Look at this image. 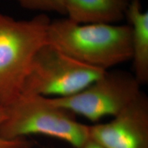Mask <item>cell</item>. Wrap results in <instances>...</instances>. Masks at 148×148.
Listing matches in <instances>:
<instances>
[{
	"label": "cell",
	"instance_id": "1",
	"mask_svg": "<svg viewBox=\"0 0 148 148\" xmlns=\"http://www.w3.org/2000/svg\"><path fill=\"white\" fill-rule=\"evenodd\" d=\"M47 42L79 62L103 71L131 60L129 24H79L68 18L51 20Z\"/></svg>",
	"mask_w": 148,
	"mask_h": 148
},
{
	"label": "cell",
	"instance_id": "2",
	"mask_svg": "<svg viewBox=\"0 0 148 148\" xmlns=\"http://www.w3.org/2000/svg\"><path fill=\"white\" fill-rule=\"evenodd\" d=\"M5 108L6 118L0 126V136L5 139L42 134L81 148L90 138L89 125L79 122L75 114L51 97L21 95Z\"/></svg>",
	"mask_w": 148,
	"mask_h": 148
},
{
	"label": "cell",
	"instance_id": "3",
	"mask_svg": "<svg viewBox=\"0 0 148 148\" xmlns=\"http://www.w3.org/2000/svg\"><path fill=\"white\" fill-rule=\"evenodd\" d=\"M50 18L40 13L18 20L0 13V105L6 107L21 95L35 54L47 43Z\"/></svg>",
	"mask_w": 148,
	"mask_h": 148
},
{
	"label": "cell",
	"instance_id": "4",
	"mask_svg": "<svg viewBox=\"0 0 148 148\" xmlns=\"http://www.w3.org/2000/svg\"><path fill=\"white\" fill-rule=\"evenodd\" d=\"M105 71L82 63L47 42L31 62L21 95L69 97L87 87Z\"/></svg>",
	"mask_w": 148,
	"mask_h": 148
},
{
	"label": "cell",
	"instance_id": "5",
	"mask_svg": "<svg viewBox=\"0 0 148 148\" xmlns=\"http://www.w3.org/2000/svg\"><path fill=\"white\" fill-rule=\"evenodd\" d=\"M134 75L123 70H108L87 87L75 95L51 98L59 106L92 122L106 116L112 117L141 92Z\"/></svg>",
	"mask_w": 148,
	"mask_h": 148
},
{
	"label": "cell",
	"instance_id": "6",
	"mask_svg": "<svg viewBox=\"0 0 148 148\" xmlns=\"http://www.w3.org/2000/svg\"><path fill=\"white\" fill-rule=\"evenodd\" d=\"M89 136L103 148H148V98L140 92L104 123L89 125Z\"/></svg>",
	"mask_w": 148,
	"mask_h": 148
},
{
	"label": "cell",
	"instance_id": "7",
	"mask_svg": "<svg viewBox=\"0 0 148 148\" xmlns=\"http://www.w3.org/2000/svg\"><path fill=\"white\" fill-rule=\"evenodd\" d=\"M66 15L79 24H116L125 18L127 0H64Z\"/></svg>",
	"mask_w": 148,
	"mask_h": 148
},
{
	"label": "cell",
	"instance_id": "8",
	"mask_svg": "<svg viewBox=\"0 0 148 148\" xmlns=\"http://www.w3.org/2000/svg\"><path fill=\"white\" fill-rule=\"evenodd\" d=\"M125 18L131 27L132 66L140 85L148 82V12L143 11L140 0L129 1Z\"/></svg>",
	"mask_w": 148,
	"mask_h": 148
},
{
	"label": "cell",
	"instance_id": "9",
	"mask_svg": "<svg viewBox=\"0 0 148 148\" xmlns=\"http://www.w3.org/2000/svg\"><path fill=\"white\" fill-rule=\"evenodd\" d=\"M26 10L38 11L41 13L56 12L66 15L64 0H14Z\"/></svg>",
	"mask_w": 148,
	"mask_h": 148
},
{
	"label": "cell",
	"instance_id": "10",
	"mask_svg": "<svg viewBox=\"0 0 148 148\" xmlns=\"http://www.w3.org/2000/svg\"><path fill=\"white\" fill-rule=\"evenodd\" d=\"M6 118V111L4 106L0 105V126ZM32 143L25 138L8 140L0 136V148H31Z\"/></svg>",
	"mask_w": 148,
	"mask_h": 148
},
{
	"label": "cell",
	"instance_id": "11",
	"mask_svg": "<svg viewBox=\"0 0 148 148\" xmlns=\"http://www.w3.org/2000/svg\"><path fill=\"white\" fill-rule=\"evenodd\" d=\"M81 148H103V147H101L99 144L96 143L95 141H94V140H92V139L89 138V140H88V141L86 142V143H85Z\"/></svg>",
	"mask_w": 148,
	"mask_h": 148
},
{
	"label": "cell",
	"instance_id": "12",
	"mask_svg": "<svg viewBox=\"0 0 148 148\" xmlns=\"http://www.w3.org/2000/svg\"><path fill=\"white\" fill-rule=\"evenodd\" d=\"M127 1H132V0H127Z\"/></svg>",
	"mask_w": 148,
	"mask_h": 148
}]
</instances>
